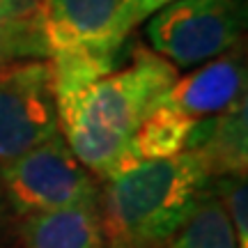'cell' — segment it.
<instances>
[{
    "instance_id": "cell-1",
    "label": "cell",
    "mask_w": 248,
    "mask_h": 248,
    "mask_svg": "<svg viewBox=\"0 0 248 248\" xmlns=\"http://www.w3.org/2000/svg\"><path fill=\"white\" fill-rule=\"evenodd\" d=\"M177 80V69L147 48L129 67L110 71L85 90L58 97V126L71 154L99 179L126 168L129 140Z\"/></svg>"
},
{
    "instance_id": "cell-2",
    "label": "cell",
    "mask_w": 248,
    "mask_h": 248,
    "mask_svg": "<svg viewBox=\"0 0 248 248\" xmlns=\"http://www.w3.org/2000/svg\"><path fill=\"white\" fill-rule=\"evenodd\" d=\"M212 172L198 152L142 161L104 179L99 191L104 241L161 248L212 193Z\"/></svg>"
},
{
    "instance_id": "cell-3",
    "label": "cell",
    "mask_w": 248,
    "mask_h": 248,
    "mask_svg": "<svg viewBox=\"0 0 248 248\" xmlns=\"http://www.w3.org/2000/svg\"><path fill=\"white\" fill-rule=\"evenodd\" d=\"M0 172L16 223L28 216L58 212L99 198L94 175L71 154L60 131L2 166Z\"/></svg>"
},
{
    "instance_id": "cell-4",
    "label": "cell",
    "mask_w": 248,
    "mask_h": 248,
    "mask_svg": "<svg viewBox=\"0 0 248 248\" xmlns=\"http://www.w3.org/2000/svg\"><path fill=\"white\" fill-rule=\"evenodd\" d=\"M241 35L237 0H177L150 16L152 51L175 69L195 67L230 53Z\"/></svg>"
},
{
    "instance_id": "cell-5",
    "label": "cell",
    "mask_w": 248,
    "mask_h": 248,
    "mask_svg": "<svg viewBox=\"0 0 248 248\" xmlns=\"http://www.w3.org/2000/svg\"><path fill=\"white\" fill-rule=\"evenodd\" d=\"M60 131L53 69L48 60L0 67V168Z\"/></svg>"
},
{
    "instance_id": "cell-6",
    "label": "cell",
    "mask_w": 248,
    "mask_h": 248,
    "mask_svg": "<svg viewBox=\"0 0 248 248\" xmlns=\"http://www.w3.org/2000/svg\"><path fill=\"white\" fill-rule=\"evenodd\" d=\"M120 2L122 0H39L48 58L78 51L115 67L124 46L115 37Z\"/></svg>"
},
{
    "instance_id": "cell-7",
    "label": "cell",
    "mask_w": 248,
    "mask_h": 248,
    "mask_svg": "<svg viewBox=\"0 0 248 248\" xmlns=\"http://www.w3.org/2000/svg\"><path fill=\"white\" fill-rule=\"evenodd\" d=\"M246 69L237 53H225L204 62L200 69L177 78L163 97V106L177 110L191 120L221 115L225 108L244 97Z\"/></svg>"
},
{
    "instance_id": "cell-8",
    "label": "cell",
    "mask_w": 248,
    "mask_h": 248,
    "mask_svg": "<svg viewBox=\"0 0 248 248\" xmlns=\"http://www.w3.org/2000/svg\"><path fill=\"white\" fill-rule=\"evenodd\" d=\"M186 152H198L212 177H246V97L234 101L221 115L195 120Z\"/></svg>"
},
{
    "instance_id": "cell-9",
    "label": "cell",
    "mask_w": 248,
    "mask_h": 248,
    "mask_svg": "<svg viewBox=\"0 0 248 248\" xmlns=\"http://www.w3.org/2000/svg\"><path fill=\"white\" fill-rule=\"evenodd\" d=\"M23 248H104L99 198L16 223Z\"/></svg>"
},
{
    "instance_id": "cell-10",
    "label": "cell",
    "mask_w": 248,
    "mask_h": 248,
    "mask_svg": "<svg viewBox=\"0 0 248 248\" xmlns=\"http://www.w3.org/2000/svg\"><path fill=\"white\" fill-rule=\"evenodd\" d=\"M193 124L195 120L182 115V113L163 106V104L159 108H154L140 122V126L133 131L131 140H129L126 168L142 163V161L168 159V156L186 152Z\"/></svg>"
},
{
    "instance_id": "cell-11",
    "label": "cell",
    "mask_w": 248,
    "mask_h": 248,
    "mask_svg": "<svg viewBox=\"0 0 248 248\" xmlns=\"http://www.w3.org/2000/svg\"><path fill=\"white\" fill-rule=\"evenodd\" d=\"M48 58L39 0H0V62Z\"/></svg>"
},
{
    "instance_id": "cell-12",
    "label": "cell",
    "mask_w": 248,
    "mask_h": 248,
    "mask_svg": "<svg viewBox=\"0 0 248 248\" xmlns=\"http://www.w3.org/2000/svg\"><path fill=\"white\" fill-rule=\"evenodd\" d=\"M161 248H237L232 223L218 193H209L191 221Z\"/></svg>"
},
{
    "instance_id": "cell-13",
    "label": "cell",
    "mask_w": 248,
    "mask_h": 248,
    "mask_svg": "<svg viewBox=\"0 0 248 248\" xmlns=\"http://www.w3.org/2000/svg\"><path fill=\"white\" fill-rule=\"evenodd\" d=\"M218 198L232 223L237 248H248V193L246 177H221L218 179Z\"/></svg>"
},
{
    "instance_id": "cell-14",
    "label": "cell",
    "mask_w": 248,
    "mask_h": 248,
    "mask_svg": "<svg viewBox=\"0 0 248 248\" xmlns=\"http://www.w3.org/2000/svg\"><path fill=\"white\" fill-rule=\"evenodd\" d=\"M170 2H177V0H122V2H120V9H117V16H115L117 42L124 44V39L129 37V32H131L140 21L150 18L152 14H156L159 9L168 7Z\"/></svg>"
},
{
    "instance_id": "cell-15",
    "label": "cell",
    "mask_w": 248,
    "mask_h": 248,
    "mask_svg": "<svg viewBox=\"0 0 248 248\" xmlns=\"http://www.w3.org/2000/svg\"><path fill=\"white\" fill-rule=\"evenodd\" d=\"M16 223L14 214L9 209L7 195H5V184H2V172H0V248H2V241L7 239L9 228Z\"/></svg>"
},
{
    "instance_id": "cell-16",
    "label": "cell",
    "mask_w": 248,
    "mask_h": 248,
    "mask_svg": "<svg viewBox=\"0 0 248 248\" xmlns=\"http://www.w3.org/2000/svg\"><path fill=\"white\" fill-rule=\"evenodd\" d=\"M104 248H133V246H113V244H106Z\"/></svg>"
},
{
    "instance_id": "cell-17",
    "label": "cell",
    "mask_w": 248,
    "mask_h": 248,
    "mask_svg": "<svg viewBox=\"0 0 248 248\" xmlns=\"http://www.w3.org/2000/svg\"><path fill=\"white\" fill-rule=\"evenodd\" d=\"M2 248H5V246H2Z\"/></svg>"
}]
</instances>
